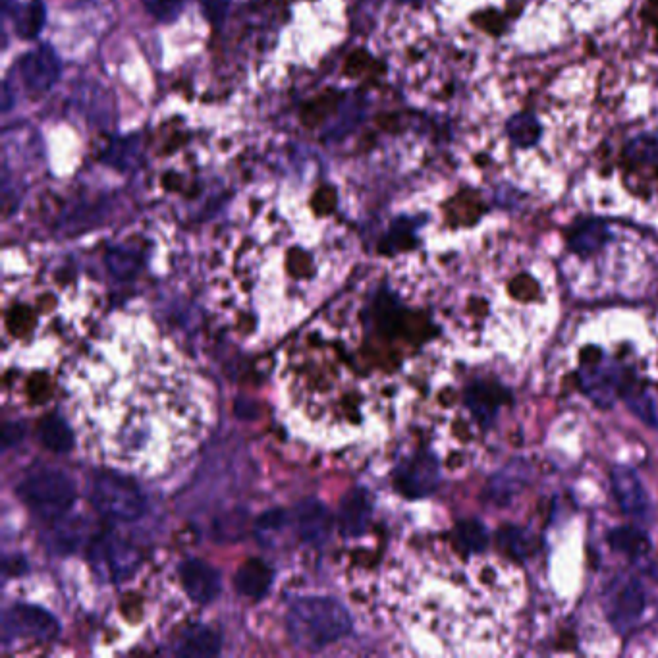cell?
<instances>
[{
	"label": "cell",
	"instance_id": "cell-4",
	"mask_svg": "<svg viewBox=\"0 0 658 658\" xmlns=\"http://www.w3.org/2000/svg\"><path fill=\"white\" fill-rule=\"evenodd\" d=\"M18 496L47 520L62 516L76 498L72 479L58 469L31 471L18 485Z\"/></svg>",
	"mask_w": 658,
	"mask_h": 658
},
{
	"label": "cell",
	"instance_id": "cell-20",
	"mask_svg": "<svg viewBox=\"0 0 658 658\" xmlns=\"http://www.w3.org/2000/svg\"><path fill=\"white\" fill-rule=\"evenodd\" d=\"M39 439L56 454L68 452L76 446V435L70 421H64L58 415L47 417L39 427Z\"/></svg>",
	"mask_w": 658,
	"mask_h": 658
},
{
	"label": "cell",
	"instance_id": "cell-30",
	"mask_svg": "<svg viewBox=\"0 0 658 658\" xmlns=\"http://www.w3.org/2000/svg\"><path fill=\"white\" fill-rule=\"evenodd\" d=\"M288 523V516L282 510H273L261 516L257 521V535L259 537H271L273 533H280Z\"/></svg>",
	"mask_w": 658,
	"mask_h": 658
},
{
	"label": "cell",
	"instance_id": "cell-12",
	"mask_svg": "<svg viewBox=\"0 0 658 658\" xmlns=\"http://www.w3.org/2000/svg\"><path fill=\"white\" fill-rule=\"evenodd\" d=\"M93 564L105 577H124L134 570L136 552L124 541L107 537L99 541L93 550Z\"/></svg>",
	"mask_w": 658,
	"mask_h": 658
},
{
	"label": "cell",
	"instance_id": "cell-26",
	"mask_svg": "<svg viewBox=\"0 0 658 658\" xmlns=\"http://www.w3.org/2000/svg\"><path fill=\"white\" fill-rule=\"evenodd\" d=\"M456 541L462 549L481 552V550H485L487 543H489V533L479 521H462L456 527Z\"/></svg>",
	"mask_w": 658,
	"mask_h": 658
},
{
	"label": "cell",
	"instance_id": "cell-6",
	"mask_svg": "<svg viewBox=\"0 0 658 658\" xmlns=\"http://www.w3.org/2000/svg\"><path fill=\"white\" fill-rule=\"evenodd\" d=\"M62 74V62L51 45H41L20 58V76L31 93H47Z\"/></svg>",
	"mask_w": 658,
	"mask_h": 658
},
{
	"label": "cell",
	"instance_id": "cell-31",
	"mask_svg": "<svg viewBox=\"0 0 658 658\" xmlns=\"http://www.w3.org/2000/svg\"><path fill=\"white\" fill-rule=\"evenodd\" d=\"M203 12L205 16L213 22V24H222V20L228 14V0H201Z\"/></svg>",
	"mask_w": 658,
	"mask_h": 658
},
{
	"label": "cell",
	"instance_id": "cell-8",
	"mask_svg": "<svg viewBox=\"0 0 658 658\" xmlns=\"http://www.w3.org/2000/svg\"><path fill=\"white\" fill-rule=\"evenodd\" d=\"M58 633V624L55 618L35 606L28 604H16L4 614V637H26V639H37L47 641Z\"/></svg>",
	"mask_w": 658,
	"mask_h": 658
},
{
	"label": "cell",
	"instance_id": "cell-22",
	"mask_svg": "<svg viewBox=\"0 0 658 658\" xmlns=\"http://www.w3.org/2000/svg\"><path fill=\"white\" fill-rule=\"evenodd\" d=\"M608 543L631 558H639V556L647 554V550L651 547L647 535L643 531H639L637 527H630V525L612 529L608 533Z\"/></svg>",
	"mask_w": 658,
	"mask_h": 658
},
{
	"label": "cell",
	"instance_id": "cell-7",
	"mask_svg": "<svg viewBox=\"0 0 658 658\" xmlns=\"http://www.w3.org/2000/svg\"><path fill=\"white\" fill-rule=\"evenodd\" d=\"M400 491L412 498H421L433 493L440 481L439 460L429 452H419L406 462L396 473Z\"/></svg>",
	"mask_w": 658,
	"mask_h": 658
},
{
	"label": "cell",
	"instance_id": "cell-11",
	"mask_svg": "<svg viewBox=\"0 0 658 658\" xmlns=\"http://www.w3.org/2000/svg\"><path fill=\"white\" fill-rule=\"evenodd\" d=\"M186 593L195 603H211L220 593L219 572L203 560H188L180 568Z\"/></svg>",
	"mask_w": 658,
	"mask_h": 658
},
{
	"label": "cell",
	"instance_id": "cell-24",
	"mask_svg": "<svg viewBox=\"0 0 658 658\" xmlns=\"http://www.w3.org/2000/svg\"><path fill=\"white\" fill-rule=\"evenodd\" d=\"M498 545L506 550L508 554H512L514 558H518V560L527 558L533 552V549H535L533 535L527 533L525 529H520V527L500 529V533H498Z\"/></svg>",
	"mask_w": 658,
	"mask_h": 658
},
{
	"label": "cell",
	"instance_id": "cell-33",
	"mask_svg": "<svg viewBox=\"0 0 658 658\" xmlns=\"http://www.w3.org/2000/svg\"><path fill=\"white\" fill-rule=\"evenodd\" d=\"M12 101H14V97H12V91H10V83L6 80L4 85H2V110H4V112L10 110V107H12Z\"/></svg>",
	"mask_w": 658,
	"mask_h": 658
},
{
	"label": "cell",
	"instance_id": "cell-5",
	"mask_svg": "<svg viewBox=\"0 0 658 658\" xmlns=\"http://www.w3.org/2000/svg\"><path fill=\"white\" fill-rule=\"evenodd\" d=\"M606 612L616 630L633 628L645 612V591L633 576L614 577L606 591Z\"/></svg>",
	"mask_w": 658,
	"mask_h": 658
},
{
	"label": "cell",
	"instance_id": "cell-9",
	"mask_svg": "<svg viewBox=\"0 0 658 658\" xmlns=\"http://www.w3.org/2000/svg\"><path fill=\"white\" fill-rule=\"evenodd\" d=\"M610 483L614 496L622 508L624 514L641 518L649 510V498L643 489L641 479L637 473L628 466H616L610 473Z\"/></svg>",
	"mask_w": 658,
	"mask_h": 658
},
{
	"label": "cell",
	"instance_id": "cell-21",
	"mask_svg": "<svg viewBox=\"0 0 658 658\" xmlns=\"http://www.w3.org/2000/svg\"><path fill=\"white\" fill-rule=\"evenodd\" d=\"M610 232L603 220H587L579 224L570 236V247L579 255H591L608 242Z\"/></svg>",
	"mask_w": 658,
	"mask_h": 658
},
{
	"label": "cell",
	"instance_id": "cell-34",
	"mask_svg": "<svg viewBox=\"0 0 658 658\" xmlns=\"http://www.w3.org/2000/svg\"><path fill=\"white\" fill-rule=\"evenodd\" d=\"M400 2H408V4H415V2H421V0H400Z\"/></svg>",
	"mask_w": 658,
	"mask_h": 658
},
{
	"label": "cell",
	"instance_id": "cell-18",
	"mask_svg": "<svg viewBox=\"0 0 658 658\" xmlns=\"http://www.w3.org/2000/svg\"><path fill=\"white\" fill-rule=\"evenodd\" d=\"M143 157V145L138 136H128V138H118L110 141L107 151L103 153L101 161L105 165L112 166L116 170L128 172L141 165Z\"/></svg>",
	"mask_w": 658,
	"mask_h": 658
},
{
	"label": "cell",
	"instance_id": "cell-16",
	"mask_svg": "<svg viewBox=\"0 0 658 658\" xmlns=\"http://www.w3.org/2000/svg\"><path fill=\"white\" fill-rule=\"evenodd\" d=\"M273 583V572L263 560H247L236 572V589L251 599L263 597Z\"/></svg>",
	"mask_w": 658,
	"mask_h": 658
},
{
	"label": "cell",
	"instance_id": "cell-15",
	"mask_svg": "<svg viewBox=\"0 0 658 658\" xmlns=\"http://www.w3.org/2000/svg\"><path fill=\"white\" fill-rule=\"evenodd\" d=\"M585 392L601 406H610L620 390V375L610 365H595L581 373Z\"/></svg>",
	"mask_w": 658,
	"mask_h": 658
},
{
	"label": "cell",
	"instance_id": "cell-1",
	"mask_svg": "<svg viewBox=\"0 0 658 658\" xmlns=\"http://www.w3.org/2000/svg\"><path fill=\"white\" fill-rule=\"evenodd\" d=\"M76 442L101 466L157 477L207 437L211 390L147 321L118 317L83 352L66 381Z\"/></svg>",
	"mask_w": 658,
	"mask_h": 658
},
{
	"label": "cell",
	"instance_id": "cell-13",
	"mask_svg": "<svg viewBox=\"0 0 658 658\" xmlns=\"http://www.w3.org/2000/svg\"><path fill=\"white\" fill-rule=\"evenodd\" d=\"M296 525L298 533L307 545H323L330 533L329 510L319 500H303L296 508Z\"/></svg>",
	"mask_w": 658,
	"mask_h": 658
},
{
	"label": "cell",
	"instance_id": "cell-14",
	"mask_svg": "<svg viewBox=\"0 0 658 658\" xmlns=\"http://www.w3.org/2000/svg\"><path fill=\"white\" fill-rule=\"evenodd\" d=\"M371 514H373V502L369 493L365 489H352L340 504L338 525L342 535L346 537L361 535L369 525Z\"/></svg>",
	"mask_w": 658,
	"mask_h": 658
},
{
	"label": "cell",
	"instance_id": "cell-17",
	"mask_svg": "<svg viewBox=\"0 0 658 658\" xmlns=\"http://www.w3.org/2000/svg\"><path fill=\"white\" fill-rule=\"evenodd\" d=\"M12 18L14 29L22 39H35L47 24V8L43 0H31L28 4H16V8L6 16Z\"/></svg>",
	"mask_w": 658,
	"mask_h": 658
},
{
	"label": "cell",
	"instance_id": "cell-23",
	"mask_svg": "<svg viewBox=\"0 0 658 658\" xmlns=\"http://www.w3.org/2000/svg\"><path fill=\"white\" fill-rule=\"evenodd\" d=\"M85 103H83V112L89 116L91 122L101 124V128H109L114 120V109L109 105V95L93 85V93H82Z\"/></svg>",
	"mask_w": 658,
	"mask_h": 658
},
{
	"label": "cell",
	"instance_id": "cell-25",
	"mask_svg": "<svg viewBox=\"0 0 658 658\" xmlns=\"http://www.w3.org/2000/svg\"><path fill=\"white\" fill-rule=\"evenodd\" d=\"M508 134L520 147L533 145L541 136V126L533 114H518L508 124Z\"/></svg>",
	"mask_w": 658,
	"mask_h": 658
},
{
	"label": "cell",
	"instance_id": "cell-32",
	"mask_svg": "<svg viewBox=\"0 0 658 658\" xmlns=\"http://www.w3.org/2000/svg\"><path fill=\"white\" fill-rule=\"evenodd\" d=\"M22 439V427L18 425H6L4 431H2V440H4V446H12V444H18V440Z\"/></svg>",
	"mask_w": 658,
	"mask_h": 658
},
{
	"label": "cell",
	"instance_id": "cell-10",
	"mask_svg": "<svg viewBox=\"0 0 658 658\" xmlns=\"http://www.w3.org/2000/svg\"><path fill=\"white\" fill-rule=\"evenodd\" d=\"M508 392L493 381H475L469 384L466 390L467 408L473 413V417L483 425L489 427L494 417L508 400Z\"/></svg>",
	"mask_w": 658,
	"mask_h": 658
},
{
	"label": "cell",
	"instance_id": "cell-19",
	"mask_svg": "<svg viewBox=\"0 0 658 658\" xmlns=\"http://www.w3.org/2000/svg\"><path fill=\"white\" fill-rule=\"evenodd\" d=\"M219 651V633L205 626L190 628L176 647V653L182 657H215Z\"/></svg>",
	"mask_w": 658,
	"mask_h": 658
},
{
	"label": "cell",
	"instance_id": "cell-27",
	"mask_svg": "<svg viewBox=\"0 0 658 658\" xmlns=\"http://www.w3.org/2000/svg\"><path fill=\"white\" fill-rule=\"evenodd\" d=\"M361 114H363V110L359 107L357 99H346L344 105H342V110H340V116H338V120L332 124L329 134H327V138L340 139L344 138L346 134H350V132L354 130V126L359 122Z\"/></svg>",
	"mask_w": 658,
	"mask_h": 658
},
{
	"label": "cell",
	"instance_id": "cell-2",
	"mask_svg": "<svg viewBox=\"0 0 658 658\" xmlns=\"http://www.w3.org/2000/svg\"><path fill=\"white\" fill-rule=\"evenodd\" d=\"M286 628L298 647L319 651L352 631V616L332 597H302L290 606Z\"/></svg>",
	"mask_w": 658,
	"mask_h": 658
},
{
	"label": "cell",
	"instance_id": "cell-28",
	"mask_svg": "<svg viewBox=\"0 0 658 658\" xmlns=\"http://www.w3.org/2000/svg\"><path fill=\"white\" fill-rule=\"evenodd\" d=\"M626 153L641 165H658V136H641L628 145Z\"/></svg>",
	"mask_w": 658,
	"mask_h": 658
},
{
	"label": "cell",
	"instance_id": "cell-3",
	"mask_svg": "<svg viewBox=\"0 0 658 658\" xmlns=\"http://www.w3.org/2000/svg\"><path fill=\"white\" fill-rule=\"evenodd\" d=\"M91 500L103 518L114 521H136L147 510V500L138 485L126 473L114 469L93 479Z\"/></svg>",
	"mask_w": 658,
	"mask_h": 658
},
{
	"label": "cell",
	"instance_id": "cell-29",
	"mask_svg": "<svg viewBox=\"0 0 658 658\" xmlns=\"http://www.w3.org/2000/svg\"><path fill=\"white\" fill-rule=\"evenodd\" d=\"M145 8L151 12V16H155L159 22H174L186 0H143Z\"/></svg>",
	"mask_w": 658,
	"mask_h": 658
}]
</instances>
